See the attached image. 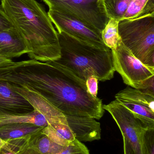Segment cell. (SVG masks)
Masks as SVG:
<instances>
[{"label":"cell","instance_id":"cell-15","mask_svg":"<svg viewBox=\"0 0 154 154\" xmlns=\"http://www.w3.org/2000/svg\"><path fill=\"white\" fill-rule=\"evenodd\" d=\"M16 123H29L42 127L48 125L45 116L35 109L30 113L23 115L0 116V125Z\"/></svg>","mask_w":154,"mask_h":154},{"label":"cell","instance_id":"cell-25","mask_svg":"<svg viewBox=\"0 0 154 154\" xmlns=\"http://www.w3.org/2000/svg\"><path fill=\"white\" fill-rule=\"evenodd\" d=\"M123 141L124 154H135L132 146L124 137H123Z\"/></svg>","mask_w":154,"mask_h":154},{"label":"cell","instance_id":"cell-2","mask_svg":"<svg viewBox=\"0 0 154 154\" xmlns=\"http://www.w3.org/2000/svg\"><path fill=\"white\" fill-rule=\"evenodd\" d=\"M58 35L61 57L54 61L56 63L85 81L91 76L103 82L113 79L115 70L111 49L92 45L62 32H58Z\"/></svg>","mask_w":154,"mask_h":154},{"label":"cell","instance_id":"cell-17","mask_svg":"<svg viewBox=\"0 0 154 154\" xmlns=\"http://www.w3.org/2000/svg\"><path fill=\"white\" fill-rule=\"evenodd\" d=\"M29 146L43 154H57L64 147L55 143L41 132L32 136Z\"/></svg>","mask_w":154,"mask_h":154},{"label":"cell","instance_id":"cell-21","mask_svg":"<svg viewBox=\"0 0 154 154\" xmlns=\"http://www.w3.org/2000/svg\"><path fill=\"white\" fill-rule=\"evenodd\" d=\"M57 154H90L86 146L77 139L63 148Z\"/></svg>","mask_w":154,"mask_h":154},{"label":"cell","instance_id":"cell-13","mask_svg":"<svg viewBox=\"0 0 154 154\" xmlns=\"http://www.w3.org/2000/svg\"><path fill=\"white\" fill-rule=\"evenodd\" d=\"M9 84L14 90L26 99L31 104L34 109L43 115L47 120L49 119L64 116V114L59 110L38 93L24 86Z\"/></svg>","mask_w":154,"mask_h":154},{"label":"cell","instance_id":"cell-3","mask_svg":"<svg viewBox=\"0 0 154 154\" xmlns=\"http://www.w3.org/2000/svg\"><path fill=\"white\" fill-rule=\"evenodd\" d=\"M118 28L124 46L144 65L154 68V14L120 20Z\"/></svg>","mask_w":154,"mask_h":154},{"label":"cell","instance_id":"cell-28","mask_svg":"<svg viewBox=\"0 0 154 154\" xmlns=\"http://www.w3.org/2000/svg\"><path fill=\"white\" fill-rule=\"evenodd\" d=\"M5 141H3L2 139L0 138V147L2 146L3 145V144L4 143Z\"/></svg>","mask_w":154,"mask_h":154},{"label":"cell","instance_id":"cell-14","mask_svg":"<svg viewBox=\"0 0 154 154\" xmlns=\"http://www.w3.org/2000/svg\"><path fill=\"white\" fill-rule=\"evenodd\" d=\"M44 128L29 123H10L0 125V138L6 141L32 136L41 133Z\"/></svg>","mask_w":154,"mask_h":154},{"label":"cell","instance_id":"cell-9","mask_svg":"<svg viewBox=\"0 0 154 154\" xmlns=\"http://www.w3.org/2000/svg\"><path fill=\"white\" fill-rule=\"evenodd\" d=\"M34 110L26 99L14 90L7 82L0 80V116L23 115Z\"/></svg>","mask_w":154,"mask_h":154},{"label":"cell","instance_id":"cell-1","mask_svg":"<svg viewBox=\"0 0 154 154\" xmlns=\"http://www.w3.org/2000/svg\"><path fill=\"white\" fill-rule=\"evenodd\" d=\"M1 8L24 39L30 59L41 62L60 57L58 32L48 13L35 0H1Z\"/></svg>","mask_w":154,"mask_h":154},{"label":"cell","instance_id":"cell-22","mask_svg":"<svg viewBox=\"0 0 154 154\" xmlns=\"http://www.w3.org/2000/svg\"><path fill=\"white\" fill-rule=\"evenodd\" d=\"M145 154H154V129H147L143 138Z\"/></svg>","mask_w":154,"mask_h":154},{"label":"cell","instance_id":"cell-7","mask_svg":"<svg viewBox=\"0 0 154 154\" xmlns=\"http://www.w3.org/2000/svg\"><path fill=\"white\" fill-rule=\"evenodd\" d=\"M117 100L130 110L147 129H154V96L129 87L116 94Z\"/></svg>","mask_w":154,"mask_h":154},{"label":"cell","instance_id":"cell-5","mask_svg":"<svg viewBox=\"0 0 154 154\" xmlns=\"http://www.w3.org/2000/svg\"><path fill=\"white\" fill-rule=\"evenodd\" d=\"M115 71L124 83L137 89H143L147 80L154 76V68L144 65L119 40L116 48L111 50Z\"/></svg>","mask_w":154,"mask_h":154},{"label":"cell","instance_id":"cell-12","mask_svg":"<svg viewBox=\"0 0 154 154\" xmlns=\"http://www.w3.org/2000/svg\"><path fill=\"white\" fill-rule=\"evenodd\" d=\"M41 133L55 143L63 146L69 145L75 139L65 115L52 119Z\"/></svg>","mask_w":154,"mask_h":154},{"label":"cell","instance_id":"cell-20","mask_svg":"<svg viewBox=\"0 0 154 154\" xmlns=\"http://www.w3.org/2000/svg\"><path fill=\"white\" fill-rule=\"evenodd\" d=\"M32 136H28L5 141L4 143L0 147V154L20 153L29 146L30 140Z\"/></svg>","mask_w":154,"mask_h":154},{"label":"cell","instance_id":"cell-6","mask_svg":"<svg viewBox=\"0 0 154 154\" xmlns=\"http://www.w3.org/2000/svg\"><path fill=\"white\" fill-rule=\"evenodd\" d=\"M108 111L119 127L123 137L131 145L135 154H145L143 138L147 130L144 125L134 114L116 100L103 106Z\"/></svg>","mask_w":154,"mask_h":154},{"label":"cell","instance_id":"cell-18","mask_svg":"<svg viewBox=\"0 0 154 154\" xmlns=\"http://www.w3.org/2000/svg\"><path fill=\"white\" fill-rule=\"evenodd\" d=\"M119 21L111 18L101 32L102 40L105 45L110 49L116 48L120 37L118 33Z\"/></svg>","mask_w":154,"mask_h":154},{"label":"cell","instance_id":"cell-10","mask_svg":"<svg viewBox=\"0 0 154 154\" xmlns=\"http://www.w3.org/2000/svg\"><path fill=\"white\" fill-rule=\"evenodd\" d=\"M65 116L75 139L80 142H92L101 139L100 124L95 119Z\"/></svg>","mask_w":154,"mask_h":154},{"label":"cell","instance_id":"cell-4","mask_svg":"<svg viewBox=\"0 0 154 154\" xmlns=\"http://www.w3.org/2000/svg\"><path fill=\"white\" fill-rule=\"evenodd\" d=\"M49 10L68 14L99 32L109 21L103 0H42Z\"/></svg>","mask_w":154,"mask_h":154},{"label":"cell","instance_id":"cell-27","mask_svg":"<svg viewBox=\"0 0 154 154\" xmlns=\"http://www.w3.org/2000/svg\"><path fill=\"white\" fill-rule=\"evenodd\" d=\"M11 60H12V59L6 58L4 57H2V56H0V63L11 61Z\"/></svg>","mask_w":154,"mask_h":154},{"label":"cell","instance_id":"cell-26","mask_svg":"<svg viewBox=\"0 0 154 154\" xmlns=\"http://www.w3.org/2000/svg\"><path fill=\"white\" fill-rule=\"evenodd\" d=\"M19 154H43L38 152L33 147L29 146Z\"/></svg>","mask_w":154,"mask_h":154},{"label":"cell","instance_id":"cell-19","mask_svg":"<svg viewBox=\"0 0 154 154\" xmlns=\"http://www.w3.org/2000/svg\"><path fill=\"white\" fill-rule=\"evenodd\" d=\"M132 0H103L105 10L110 19L122 20Z\"/></svg>","mask_w":154,"mask_h":154},{"label":"cell","instance_id":"cell-8","mask_svg":"<svg viewBox=\"0 0 154 154\" xmlns=\"http://www.w3.org/2000/svg\"><path fill=\"white\" fill-rule=\"evenodd\" d=\"M48 15L58 32H62L74 38L100 48H107L103 42L101 33L91 29L70 14L49 10Z\"/></svg>","mask_w":154,"mask_h":154},{"label":"cell","instance_id":"cell-23","mask_svg":"<svg viewBox=\"0 0 154 154\" xmlns=\"http://www.w3.org/2000/svg\"><path fill=\"white\" fill-rule=\"evenodd\" d=\"M98 79L94 76H91L87 79L86 81V85L88 92L95 97H97L98 93Z\"/></svg>","mask_w":154,"mask_h":154},{"label":"cell","instance_id":"cell-11","mask_svg":"<svg viewBox=\"0 0 154 154\" xmlns=\"http://www.w3.org/2000/svg\"><path fill=\"white\" fill-rule=\"evenodd\" d=\"M29 51L25 41L14 28L0 32V56L12 59Z\"/></svg>","mask_w":154,"mask_h":154},{"label":"cell","instance_id":"cell-24","mask_svg":"<svg viewBox=\"0 0 154 154\" xmlns=\"http://www.w3.org/2000/svg\"><path fill=\"white\" fill-rule=\"evenodd\" d=\"M14 28L12 23L0 7V32Z\"/></svg>","mask_w":154,"mask_h":154},{"label":"cell","instance_id":"cell-16","mask_svg":"<svg viewBox=\"0 0 154 154\" xmlns=\"http://www.w3.org/2000/svg\"><path fill=\"white\" fill-rule=\"evenodd\" d=\"M154 14V0H132L122 20H134Z\"/></svg>","mask_w":154,"mask_h":154}]
</instances>
